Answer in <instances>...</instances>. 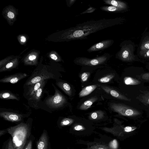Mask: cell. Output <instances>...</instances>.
Here are the masks:
<instances>
[{"label":"cell","instance_id":"d6986e66","mask_svg":"<svg viewBox=\"0 0 149 149\" xmlns=\"http://www.w3.org/2000/svg\"><path fill=\"white\" fill-rule=\"evenodd\" d=\"M100 9L103 11L109 13H115L120 11L123 8L116 7L114 6H104L100 8Z\"/></svg>","mask_w":149,"mask_h":149},{"label":"cell","instance_id":"d6a6232c","mask_svg":"<svg viewBox=\"0 0 149 149\" xmlns=\"http://www.w3.org/2000/svg\"><path fill=\"white\" fill-rule=\"evenodd\" d=\"M135 129H133V128L131 127L127 126L125 127L124 130L127 132H129L134 130Z\"/></svg>","mask_w":149,"mask_h":149},{"label":"cell","instance_id":"603a6c76","mask_svg":"<svg viewBox=\"0 0 149 149\" xmlns=\"http://www.w3.org/2000/svg\"><path fill=\"white\" fill-rule=\"evenodd\" d=\"M114 77V74H110L100 78L98 79V81L101 83H107L110 81Z\"/></svg>","mask_w":149,"mask_h":149},{"label":"cell","instance_id":"f546056e","mask_svg":"<svg viewBox=\"0 0 149 149\" xmlns=\"http://www.w3.org/2000/svg\"><path fill=\"white\" fill-rule=\"evenodd\" d=\"M129 52L127 50H125L123 52L122 54V57L123 59L127 58L128 56Z\"/></svg>","mask_w":149,"mask_h":149},{"label":"cell","instance_id":"7402d4cb","mask_svg":"<svg viewBox=\"0 0 149 149\" xmlns=\"http://www.w3.org/2000/svg\"><path fill=\"white\" fill-rule=\"evenodd\" d=\"M124 82L125 84L129 85H135L139 84L140 81L129 77L124 78Z\"/></svg>","mask_w":149,"mask_h":149},{"label":"cell","instance_id":"ac0fdd59","mask_svg":"<svg viewBox=\"0 0 149 149\" xmlns=\"http://www.w3.org/2000/svg\"><path fill=\"white\" fill-rule=\"evenodd\" d=\"M97 97H92L85 101L80 106L79 109L81 110H85L89 108L93 104L97 101Z\"/></svg>","mask_w":149,"mask_h":149},{"label":"cell","instance_id":"d590c367","mask_svg":"<svg viewBox=\"0 0 149 149\" xmlns=\"http://www.w3.org/2000/svg\"><path fill=\"white\" fill-rule=\"evenodd\" d=\"M36 58V56L34 55H33L30 56L29 57V59L30 61H33Z\"/></svg>","mask_w":149,"mask_h":149},{"label":"cell","instance_id":"5bb4252c","mask_svg":"<svg viewBox=\"0 0 149 149\" xmlns=\"http://www.w3.org/2000/svg\"><path fill=\"white\" fill-rule=\"evenodd\" d=\"M56 84L67 95L70 96L72 94V90L70 85L66 82L56 79Z\"/></svg>","mask_w":149,"mask_h":149},{"label":"cell","instance_id":"cb8c5ba5","mask_svg":"<svg viewBox=\"0 0 149 149\" xmlns=\"http://www.w3.org/2000/svg\"><path fill=\"white\" fill-rule=\"evenodd\" d=\"M89 149H110L108 147L103 145L96 144L91 146Z\"/></svg>","mask_w":149,"mask_h":149},{"label":"cell","instance_id":"74e56055","mask_svg":"<svg viewBox=\"0 0 149 149\" xmlns=\"http://www.w3.org/2000/svg\"><path fill=\"white\" fill-rule=\"evenodd\" d=\"M5 132V131L3 130H1L0 131V136H1Z\"/></svg>","mask_w":149,"mask_h":149},{"label":"cell","instance_id":"8fae6325","mask_svg":"<svg viewBox=\"0 0 149 149\" xmlns=\"http://www.w3.org/2000/svg\"><path fill=\"white\" fill-rule=\"evenodd\" d=\"M28 75L25 73L19 72L6 76L0 80V82L3 83H9L15 84L27 77Z\"/></svg>","mask_w":149,"mask_h":149},{"label":"cell","instance_id":"484cf974","mask_svg":"<svg viewBox=\"0 0 149 149\" xmlns=\"http://www.w3.org/2000/svg\"><path fill=\"white\" fill-rule=\"evenodd\" d=\"M109 146L111 149H117L118 143L116 140L114 139L111 141L109 144Z\"/></svg>","mask_w":149,"mask_h":149},{"label":"cell","instance_id":"277c9868","mask_svg":"<svg viewBox=\"0 0 149 149\" xmlns=\"http://www.w3.org/2000/svg\"><path fill=\"white\" fill-rule=\"evenodd\" d=\"M52 85L55 90L54 94L47 97L42 102L41 107L44 104L47 108L55 110L63 107L67 101L65 96L53 83Z\"/></svg>","mask_w":149,"mask_h":149},{"label":"cell","instance_id":"8992f818","mask_svg":"<svg viewBox=\"0 0 149 149\" xmlns=\"http://www.w3.org/2000/svg\"><path fill=\"white\" fill-rule=\"evenodd\" d=\"M110 107L113 111L124 116H134L140 114V112L136 109L120 103H111Z\"/></svg>","mask_w":149,"mask_h":149},{"label":"cell","instance_id":"e575fe53","mask_svg":"<svg viewBox=\"0 0 149 149\" xmlns=\"http://www.w3.org/2000/svg\"><path fill=\"white\" fill-rule=\"evenodd\" d=\"M50 56L52 59L54 60H56L58 59L57 57L54 54H51Z\"/></svg>","mask_w":149,"mask_h":149},{"label":"cell","instance_id":"f35d334b","mask_svg":"<svg viewBox=\"0 0 149 149\" xmlns=\"http://www.w3.org/2000/svg\"><path fill=\"white\" fill-rule=\"evenodd\" d=\"M144 47L146 48L149 49V43L145 44Z\"/></svg>","mask_w":149,"mask_h":149},{"label":"cell","instance_id":"e0dca14e","mask_svg":"<svg viewBox=\"0 0 149 149\" xmlns=\"http://www.w3.org/2000/svg\"><path fill=\"white\" fill-rule=\"evenodd\" d=\"M104 3L107 4L109 5L119 8H126L125 4L123 2L115 0H104Z\"/></svg>","mask_w":149,"mask_h":149},{"label":"cell","instance_id":"8d00e7d4","mask_svg":"<svg viewBox=\"0 0 149 149\" xmlns=\"http://www.w3.org/2000/svg\"><path fill=\"white\" fill-rule=\"evenodd\" d=\"M21 41L22 42H25L26 41V38L24 36H21Z\"/></svg>","mask_w":149,"mask_h":149},{"label":"cell","instance_id":"836d02e7","mask_svg":"<svg viewBox=\"0 0 149 149\" xmlns=\"http://www.w3.org/2000/svg\"><path fill=\"white\" fill-rule=\"evenodd\" d=\"M8 17L10 18H13L14 17V14L12 12L10 11L8 13Z\"/></svg>","mask_w":149,"mask_h":149},{"label":"cell","instance_id":"7c38bea8","mask_svg":"<svg viewBox=\"0 0 149 149\" xmlns=\"http://www.w3.org/2000/svg\"><path fill=\"white\" fill-rule=\"evenodd\" d=\"M101 88L106 92L110 94L112 96L119 99L130 101L131 100L119 93L110 87L104 86H101Z\"/></svg>","mask_w":149,"mask_h":149},{"label":"cell","instance_id":"9a60e30c","mask_svg":"<svg viewBox=\"0 0 149 149\" xmlns=\"http://www.w3.org/2000/svg\"><path fill=\"white\" fill-rule=\"evenodd\" d=\"M0 98L1 99L15 100L19 101V97L18 95L8 91H2L0 93Z\"/></svg>","mask_w":149,"mask_h":149},{"label":"cell","instance_id":"ab89813d","mask_svg":"<svg viewBox=\"0 0 149 149\" xmlns=\"http://www.w3.org/2000/svg\"><path fill=\"white\" fill-rule=\"evenodd\" d=\"M147 55L148 56H149V50H148L147 52Z\"/></svg>","mask_w":149,"mask_h":149},{"label":"cell","instance_id":"ba28073f","mask_svg":"<svg viewBox=\"0 0 149 149\" xmlns=\"http://www.w3.org/2000/svg\"><path fill=\"white\" fill-rule=\"evenodd\" d=\"M18 112L4 109V110L1 111L0 116L4 119L8 121L14 122H19L23 119L25 115Z\"/></svg>","mask_w":149,"mask_h":149},{"label":"cell","instance_id":"6da1fadb","mask_svg":"<svg viewBox=\"0 0 149 149\" xmlns=\"http://www.w3.org/2000/svg\"><path fill=\"white\" fill-rule=\"evenodd\" d=\"M116 19L91 20L77 24L68 29L66 33V39L68 41L82 40L88 36L117 24Z\"/></svg>","mask_w":149,"mask_h":149},{"label":"cell","instance_id":"30bf717a","mask_svg":"<svg viewBox=\"0 0 149 149\" xmlns=\"http://www.w3.org/2000/svg\"><path fill=\"white\" fill-rule=\"evenodd\" d=\"M113 43V40L112 39L103 40L91 46L87 50V51L91 52L103 50L111 46Z\"/></svg>","mask_w":149,"mask_h":149},{"label":"cell","instance_id":"9c48e42d","mask_svg":"<svg viewBox=\"0 0 149 149\" xmlns=\"http://www.w3.org/2000/svg\"><path fill=\"white\" fill-rule=\"evenodd\" d=\"M45 80L23 87V96L27 100L31 98L40 88Z\"/></svg>","mask_w":149,"mask_h":149},{"label":"cell","instance_id":"52a82bcc","mask_svg":"<svg viewBox=\"0 0 149 149\" xmlns=\"http://www.w3.org/2000/svg\"><path fill=\"white\" fill-rule=\"evenodd\" d=\"M47 80H45L40 88L37 91L35 94L28 101V105L31 107L37 109L41 108L42 104L41 99L42 93Z\"/></svg>","mask_w":149,"mask_h":149},{"label":"cell","instance_id":"5b68a950","mask_svg":"<svg viewBox=\"0 0 149 149\" xmlns=\"http://www.w3.org/2000/svg\"><path fill=\"white\" fill-rule=\"evenodd\" d=\"M111 55L108 53L93 58H89L84 57L76 58L74 60L76 64L81 65L95 66L105 63L111 57Z\"/></svg>","mask_w":149,"mask_h":149},{"label":"cell","instance_id":"ffe728a7","mask_svg":"<svg viewBox=\"0 0 149 149\" xmlns=\"http://www.w3.org/2000/svg\"><path fill=\"white\" fill-rule=\"evenodd\" d=\"M104 113L101 110H97L92 112L90 115V118L93 120L99 119L104 117Z\"/></svg>","mask_w":149,"mask_h":149},{"label":"cell","instance_id":"2e32d148","mask_svg":"<svg viewBox=\"0 0 149 149\" xmlns=\"http://www.w3.org/2000/svg\"><path fill=\"white\" fill-rule=\"evenodd\" d=\"M99 84H95L87 86L83 88L80 92L79 95L80 97H84L90 94L97 87L99 86Z\"/></svg>","mask_w":149,"mask_h":149},{"label":"cell","instance_id":"44dd1931","mask_svg":"<svg viewBox=\"0 0 149 149\" xmlns=\"http://www.w3.org/2000/svg\"><path fill=\"white\" fill-rule=\"evenodd\" d=\"M139 99L143 103L149 104V92L145 91L143 94L139 97Z\"/></svg>","mask_w":149,"mask_h":149},{"label":"cell","instance_id":"4316f807","mask_svg":"<svg viewBox=\"0 0 149 149\" xmlns=\"http://www.w3.org/2000/svg\"><path fill=\"white\" fill-rule=\"evenodd\" d=\"M90 74V73L88 72H84L81 75V79L83 82L87 80Z\"/></svg>","mask_w":149,"mask_h":149},{"label":"cell","instance_id":"4dcf8cb0","mask_svg":"<svg viewBox=\"0 0 149 149\" xmlns=\"http://www.w3.org/2000/svg\"><path fill=\"white\" fill-rule=\"evenodd\" d=\"M32 146V140H30L27 145L25 147L24 149H31Z\"/></svg>","mask_w":149,"mask_h":149},{"label":"cell","instance_id":"d4e9b609","mask_svg":"<svg viewBox=\"0 0 149 149\" xmlns=\"http://www.w3.org/2000/svg\"><path fill=\"white\" fill-rule=\"evenodd\" d=\"M73 121V120L72 119L65 118L61 121V125L62 126L68 125L72 123Z\"/></svg>","mask_w":149,"mask_h":149},{"label":"cell","instance_id":"83f0119b","mask_svg":"<svg viewBox=\"0 0 149 149\" xmlns=\"http://www.w3.org/2000/svg\"><path fill=\"white\" fill-rule=\"evenodd\" d=\"M97 9L92 7H90L85 11L81 13L80 15L84 14L86 13H91L94 12Z\"/></svg>","mask_w":149,"mask_h":149},{"label":"cell","instance_id":"f1b7e54d","mask_svg":"<svg viewBox=\"0 0 149 149\" xmlns=\"http://www.w3.org/2000/svg\"><path fill=\"white\" fill-rule=\"evenodd\" d=\"M5 149H14L12 139H10L7 144Z\"/></svg>","mask_w":149,"mask_h":149},{"label":"cell","instance_id":"1f68e13d","mask_svg":"<svg viewBox=\"0 0 149 149\" xmlns=\"http://www.w3.org/2000/svg\"><path fill=\"white\" fill-rule=\"evenodd\" d=\"M74 129L76 130H81L84 129V128L82 126L80 125H77L75 126Z\"/></svg>","mask_w":149,"mask_h":149},{"label":"cell","instance_id":"4fadbf2b","mask_svg":"<svg viewBox=\"0 0 149 149\" xmlns=\"http://www.w3.org/2000/svg\"><path fill=\"white\" fill-rule=\"evenodd\" d=\"M48 145V136L44 131L37 142V149H47Z\"/></svg>","mask_w":149,"mask_h":149},{"label":"cell","instance_id":"3957f363","mask_svg":"<svg viewBox=\"0 0 149 149\" xmlns=\"http://www.w3.org/2000/svg\"><path fill=\"white\" fill-rule=\"evenodd\" d=\"M58 72L54 69L47 67L37 68L32 72L24 84L23 87L38 83L41 81L52 79L56 80Z\"/></svg>","mask_w":149,"mask_h":149},{"label":"cell","instance_id":"7a4b0ae2","mask_svg":"<svg viewBox=\"0 0 149 149\" xmlns=\"http://www.w3.org/2000/svg\"><path fill=\"white\" fill-rule=\"evenodd\" d=\"M12 136L14 149H24L30 134V128L27 123L22 122L7 129Z\"/></svg>","mask_w":149,"mask_h":149}]
</instances>
